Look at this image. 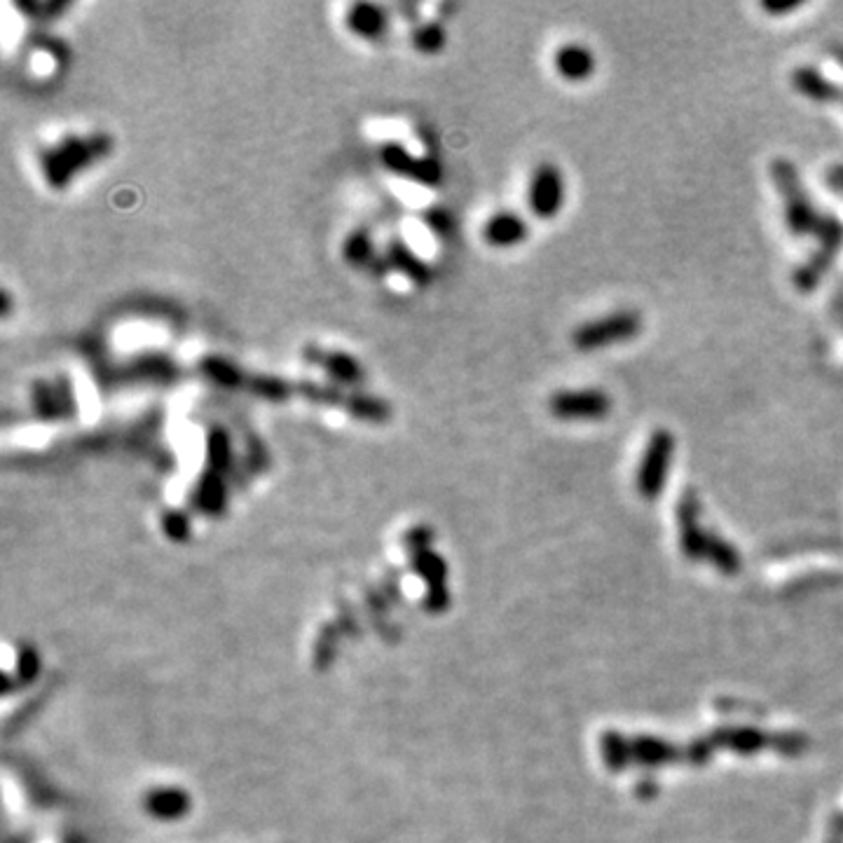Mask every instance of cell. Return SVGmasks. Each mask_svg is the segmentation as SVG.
Returning <instances> with one entry per match:
<instances>
[{"instance_id":"1","label":"cell","mask_w":843,"mask_h":843,"mask_svg":"<svg viewBox=\"0 0 843 843\" xmlns=\"http://www.w3.org/2000/svg\"><path fill=\"white\" fill-rule=\"evenodd\" d=\"M113 136L106 132L64 134L38 155V169L50 190H66L82 171L106 160L113 153Z\"/></svg>"},{"instance_id":"2","label":"cell","mask_w":843,"mask_h":843,"mask_svg":"<svg viewBox=\"0 0 843 843\" xmlns=\"http://www.w3.org/2000/svg\"><path fill=\"white\" fill-rule=\"evenodd\" d=\"M771 176L783 197L785 223L794 237H815L818 235L822 214L815 209L806 188L801 185L799 171L790 160H776L771 164Z\"/></svg>"},{"instance_id":"3","label":"cell","mask_w":843,"mask_h":843,"mask_svg":"<svg viewBox=\"0 0 843 843\" xmlns=\"http://www.w3.org/2000/svg\"><path fill=\"white\" fill-rule=\"evenodd\" d=\"M642 328L644 319L640 312L619 310L574 328L572 345L577 347L579 352H598V349L635 340L637 335L642 333Z\"/></svg>"},{"instance_id":"4","label":"cell","mask_w":843,"mask_h":843,"mask_svg":"<svg viewBox=\"0 0 843 843\" xmlns=\"http://www.w3.org/2000/svg\"><path fill=\"white\" fill-rule=\"evenodd\" d=\"M29 408L43 424L73 422L80 413L75 387L66 373L54 378H36L29 387Z\"/></svg>"},{"instance_id":"5","label":"cell","mask_w":843,"mask_h":843,"mask_svg":"<svg viewBox=\"0 0 843 843\" xmlns=\"http://www.w3.org/2000/svg\"><path fill=\"white\" fill-rule=\"evenodd\" d=\"M300 359H303L305 366L321 370V373L326 375V382L338 385L342 389H363L368 380L366 366H363L352 352H345V349L307 342V345L300 349Z\"/></svg>"},{"instance_id":"6","label":"cell","mask_w":843,"mask_h":843,"mask_svg":"<svg viewBox=\"0 0 843 843\" xmlns=\"http://www.w3.org/2000/svg\"><path fill=\"white\" fill-rule=\"evenodd\" d=\"M677 441L668 429H656L649 436L647 448L640 459V469H637L635 485L642 499H659L663 488H666L670 464H673Z\"/></svg>"},{"instance_id":"7","label":"cell","mask_w":843,"mask_h":843,"mask_svg":"<svg viewBox=\"0 0 843 843\" xmlns=\"http://www.w3.org/2000/svg\"><path fill=\"white\" fill-rule=\"evenodd\" d=\"M815 237L820 242L818 251L794 272V286L804 293L818 289L822 277L832 267L836 253L843 249V223L834 214H822L818 235Z\"/></svg>"},{"instance_id":"8","label":"cell","mask_w":843,"mask_h":843,"mask_svg":"<svg viewBox=\"0 0 843 843\" xmlns=\"http://www.w3.org/2000/svg\"><path fill=\"white\" fill-rule=\"evenodd\" d=\"M378 160L389 174L403 178V181L436 188L443 181V169L436 157L415 155L399 141H385L378 148Z\"/></svg>"},{"instance_id":"9","label":"cell","mask_w":843,"mask_h":843,"mask_svg":"<svg viewBox=\"0 0 843 843\" xmlns=\"http://www.w3.org/2000/svg\"><path fill=\"white\" fill-rule=\"evenodd\" d=\"M612 406L602 389H562L548 399V410L560 422H600L609 417Z\"/></svg>"},{"instance_id":"10","label":"cell","mask_w":843,"mask_h":843,"mask_svg":"<svg viewBox=\"0 0 843 843\" xmlns=\"http://www.w3.org/2000/svg\"><path fill=\"white\" fill-rule=\"evenodd\" d=\"M567 200L565 174L553 162H541L532 171L530 185H527V207L532 216L541 221H551L562 211Z\"/></svg>"},{"instance_id":"11","label":"cell","mask_w":843,"mask_h":843,"mask_svg":"<svg viewBox=\"0 0 843 843\" xmlns=\"http://www.w3.org/2000/svg\"><path fill=\"white\" fill-rule=\"evenodd\" d=\"M385 258L389 263V270L392 274H399V277L408 279V284H413L415 289H427L434 281V270L424 260L420 253H417L413 246H410L403 237H392L387 242Z\"/></svg>"},{"instance_id":"12","label":"cell","mask_w":843,"mask_h":843,"mask_svg":"<svg viewBox=\"0 0 843 843\" xmlns=\"http://www.w3.org/2000/svg\"><path fill=\"white\" fill-rule=\"evenodd\" d=\"M345 29L354 38L378 43L392 29V15L385 5L378 3H354L345 12Z\"/></svg>"},{"instance_id":"13","label":"cell","mask_w":843,"mask_h":843,"mask_svg":"<svg viewBox=\"0 0 843 843\" xmlns=\"http://www.w3.org/2000/svg\"><path fill=\"white\" fill-rule=\"evenodd\" d=\"M677 520H680V541L682 551L689 560L705 558V546H708V532L701 527V504L694 492H684L680 499V509H677Z\"/></svg>"},{"instance_id":"14","label":"cell","mask_w":843,"mask_h":843,"mask_svg":"<svg viewBox=\"0 0 843 843\" xmlns=\"http://www.w3.org/2000/svg\"><path fill=\"white\" fill-rule=\"evenodd\" d=\"M481 237L492 249H513L530 237V223L516 211H497L483 223Z\"/></svg>"},{"instance_id":"15","label":"cell","mask_w":843,"mask_h":843,"mask_svg":"<svg viewBox=\"0 0 843 843\" xmlns=\"http://www.w3.org/2000/svg\"><path fill=\"white\" fill-rule=\"evenodd\" d=\"M125 378L129 382H150V385H174L181 378V366L167 354H141L127 363Z\"/></svg>"},{"instance_id":"16","label":"cell","mask_w":843,"mask_h":843,"mask_svg":"<svg viewBox=\"0 0 843 843\" xmlns=\"http://www.w3.org/2000/svg\"><path fill=\"white\" fill-rule=\"evenodd\" d=\"M197 370L204 380L225 392H244L246 373H249V368L223 354H202Z\"/></svg>"},{"instance_id":"17","label":"cell","mask_w":843,"mask_h":843,"mask_svg":"<svg viewBox=\"0 0 843 843\" xmlns=\"http://www.w3.org/2000/svg\"><path fill=\"white\" fill-rule=\"evenodd\" d=\"M553 68L562 80L567 82H586L598 68V59L591 47L581 43L560 45L553 54Z\"/></svg>"},{"instance_id":"18","label":"cell","mask_w":843,"mask_h":843,"mask_svg":"<svg viewBox=\"0 0 843 843\" xmlns=\"http://www.w3.org/2000/svg\"><path fill=\"white\" fill-rule=\"evenodd\" d=\"M792 87L797 89L801 97L811 99L815 104H839V101H843V89L813 66L794 68Z\"/></svg>"},{"instance_id":"19","label":"cell","mask_w":843,"mask_h":843,"mask_svg":"<svg viewBox=\"0 0 843 843\" xmlns=\"http://www.w3.org/2000/svg\"><path fill=\"white\" fill-rule=\"evenodd\" d=\"M382 251L375 246L373 232L368 228H354L347 232V237L342 239L340 246V258L345 260L349 267H356V270H373V265L378 263Z\"/></svg>"},{"instance_id":"20","label":"cell","mask_w":843,"mask_h":843,"mask_svg":"<svg viewBox=\"0 0 843 843\" xmlns=\"http://www.w3.org/2000/svg\"><path fill=\"white\" fill-rule=\"evenodd\" d=\"M242 394H249L253 396V399L265 401V403L296 401L293 399V380L279 378V375H272V373H253V370L246 373Z\"/></svg>"},{"instance_id":"21","label":"cell","mask_w":843,"mask_h":843,"mask_svg":"<svg viewBox=\"0 0 843 843\" xmlns=\"http://www.w3.org/2000/svg\"><path fill=\"white\" fill-rule=\"evenodd\" d=\"M204 455H207V469H214L218 474H230L235 464V445L228 429L221 424H211L204 436Z\"/></svg>"},{"instance_id":"22","label":"cell","mask_w":843,"mask_h":843,"mask_svg":"<svg viewBox=\"0 0 843 843\" xmlns=\"http://www.w3.org/2000/svg\"><path fill=\"white\" fill-rule=\"evenodd\" d=\"M630 750H633L635 762L642 766H661L677 759V752L673 745L666 743V740L651 738V736H640V738L630 740Z\"/></svg>"},{"instance_id":"23","label":"cell","mask_w":843,"mask_h":843,"mask_svg":"<svg viewBox=\"0 0 843 843\" xmlns=\"http://www.w3.org/2000/svg\"><path fill=\"white\" fill-rule=\"evenodd\" d=\"M719 743V745H726L731 747L733 752H738V755H755V752L762 750V747L769 743V738L764 736L762 731L757 729H722L712 740V745Z\"/></svg>"},{"instance_id":"24","label":"cell","mask_w":843,"mask_h":843,"mask_svg":"<svg viewBox=\"0 0 843 843\" xmlns=\"http://www.w3.org/2000/svg\"><path fill=\"white\" fill-rule=\"evenodd\" d=\"M410 45L420 54H438L448 45V33H445V26L441 22H431L429 19V22H420L415 26V31L410 33Z\"/></svg>"},{"instance_id":"25","label":"cell","mask_w":843,"mask_h":843,"mask_svg":"<svg viewBox=\"0 0 843 843\" xmlns=\"http://www.w3.org/2000/svg\"><path fill=\"white\" fill-rule=\"evenodd\" d=\"M705 558L712 560V565L724 574H736L740 570V555L729 541H724L719 534L708 532V546H705Z\"/></svg>"},{"instance_id":"26","label":"cell","mask_w":843,"mask_h":843,"mask_svg":"<svg viewBox=\"0 0 843 843\" xmlns=\"http://www.w3.org/2000/svg\"><path fill=\"white\" fill-rule=\"evenodd\" d=\"M602 757L612 771H623L633 762V750H630V740H626L619 733H607L602 738Z\"/></svg>"},{"instance_id":"27","label":"cell","mask_w":843,"mask_h":843,"mask_svg":"<svg viewBox=\"0 0 843 843\" xmlns=\"http://www.w3.org/2000/svg\"><path fill=\"white\" fill-rule=\"evenodd\" d=\"M422 223L427 225V230L434 232L436 237H450L452 232H455V218H452L448 209L438 207V204L424 211Z\"/></svg>"},{"instance_id":"28","label":"cell","mask_w":843,"mask_h":843,"mask_svg":"<svg viewBox=\"0 0 843 843\" xmlns=\"http://www.w3.org/2000/svg\"><path fill=\"white\" fill-rule=\"evenodd\" d=\"M15 5H17V10L26 12V15H31V17L40 15V17H47V19L71 8V3H29V0H17Z\"/></svg>"},{"instance_id":"29","label":"cell","mask_w":843,"mask_h":843,"mask_svg":"<svg viewBox=\"0 0 843 843\" xmlns=\"http://www.w3.org/2000/svg\"><path fill=\"white\" fill-rule=\"evenodd\" d=\"M801 0H783V3H776V0H766L762 3V10L769 12V15H787V12H794L801 8Z\"/></svg>"},{"instance_id":"30","label":"cell","mask_w":843,"mask_h":843,"mask_svg":"<svg viewBox=\"0 0 843 843\" xmlns=\"http://www.w3.org/2000/svg\"><path fill=\"white\" fill-rule=\"evenodd\" d=\"M710 747H712V740H710V743H708V740H698L696 745H691V752H689L691 762L703 764L705 759L710 757Z\"/></svg>"},{"instance_id":"31","label":"cell","mask_w":843,"mask_h":843,"mask_svg":"<svg viewBox=\"0 0 843 843\" xmlns=\"http://www.w3.org/2000/svg\"><path fill=\"white\" fill-rule=\"evenodd\" d=\"M834 310H836V317H839L841 324H843V296H841V291H836V296H834Z\"/></svg>"},{"instance_id":"32","label":"cell","mask_w":843,"mask_h":843,"mask_svg":"<svg viewBox=\"0 0 843 843\" xmlns=\"http://www.w3.org/2000/svg\"><path fill=\"white\" fill-rule=\"evenodd\" d=\"M10 307H12V298H10V291L5 289L3 291V317H10Z\"/></svg>"}]
</instances>
